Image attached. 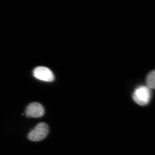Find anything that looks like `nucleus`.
I'll use <instances>...</instances> for the list:
<instances>
[{
  "instance_id": "nucleus-5",
  "label": "nucleus",
  "mask_w": 155,
  "mask_h": 155,
  "mask_svg": "<svg viewBox=\"0 0 155 155\" xmlns=\"http://www.w3.org/2000/svg\"><path fill=\"white\" fill-rule=\"evenodd\" d=\"M147 86L150 89H155V70H153L147 76Z\"/></svg>"
},
{
  "instance_id": "nucleus-4",
  "label": "nucleus",
  "mask_w": 155,
  "mask_h": 155,
  "mask_svg": "<svg viewBox=\"0 0 155 155\" xmlns=\"http://www.w3.org/2000/svg\"><path fill=\"white\" fill-rule=\"evenodd\" d=\"M25 114L27 117L39 118L44 115L45 109L39 103H32L26 108Z\"/></svg>"
},
{
  "instance_id": "nucleus-3",
  "label": "nucleus",
  "mask_w": 155,
  "mask_h": 155,
  "mask_svg": "<svg viewBox=\"0 0 155 155\" xmlns=\"http://www.w3.org/2000/svg\"><path fill=\"white\" fill-rule=\"evenodd\" d=\"M33 75L40 80L51 82L54 79L52 72L49 68L45 67H38L34 70Z\"/></svg>"
},
{
  "instance_id": "nucleus-1",
  "label": "nucleus",
  "mask_w": 155,
  "mask_h": 155,
  "mask_svg": "<svg viewBox=\"0 0 155 155\" xmlns=\"http://www.w3.org/2000/svg\"><path fill=\"white\" fill-rule=\"evenodd\" d=\"M133 98L134 101L140 105H147L151 98L150 89L147 86L139 87L134 92Z\"/></svg>"
},
{
  "instance_id": "nucleus-2",
  "label": "nucleus",
  "mask_w": 155,
  "mask_h": 155,
  "mask_svg": "<svg viewBox=\"0 0 155 155\" xmlns=\"http://www.w3.org/2000/svg\"><path fill=\"white\" fill-rule=\"evenodd\" d=\"M48 132V125L46 123L41 122L38 123L33 130L28 133V138L31 141H40L46 137Z\"/></svg>"
}]
</instances>
